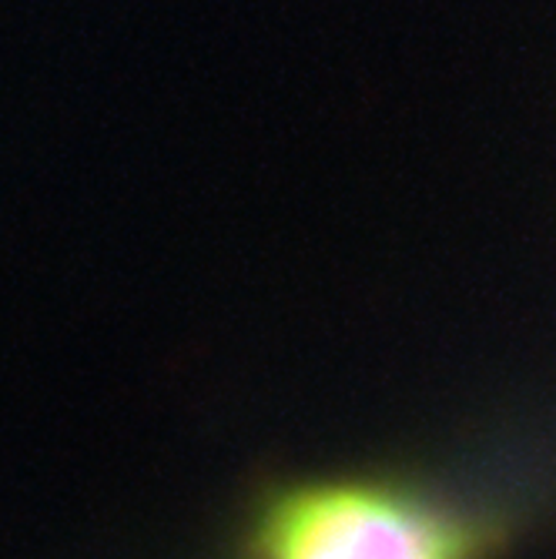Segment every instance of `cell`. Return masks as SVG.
Here are the masks:
<instances>
[{
    "label": "cell",
    "mask_w": 556,
    "mask_h": 559,
    "mask_svg": "<svg viewBox=\"0 0 556 559\" xmlns=\"http://www.w3.org/2000/svg\"><path fill=\"white\" fill-rule=\"evenodd\" d=\"M489 526L402 479L306 476L248 506L232 559H486Z\"/></svg>",
    "instance_id": "cell-1"
}]
</instances>
